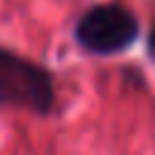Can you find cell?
<instances>
[{
	"instance_id": "cell-2",
	"label": "cell",
	"mask_w": 155,
	"mask_h": 155,
	"mask_svg": "<svg viewBox=\"0 0 155 155\" xmlns=\"http://www.w3.org/2000/svg\"><path fill=\"white\" fill-rule=\"evenodd\" d=\"M140 36V19L121 2L90 5L73 27L75 44L90 56L126 53Z\"/></svg>"
},
{
	"instance_id": "cell-3",
	"label": "cell",
	"mask_w": 155,
	"mask_h": 155,
	"mask_svg": "<svg viewBox=\"0 0 155 155\" xmlns=\"http://www.w3.org/2000/svg\"><path fill=\"white\" fill-rule=\"evenodd\" d=\"M145 53H148V58L155 63V19H153V24H150V29H148V39H145Z\"/></svg>"
},
{
	"instance_id": "cell-1",
	"label": "cell",
	"mask_w": 155,
	"mask_h": 155,
	"mask_svg": "<svg viewBox=\"0 0 155 155\" xmlns=\"http://www.w3.org/2000/svg\"><path fill=\"white\" fill-rule=\"evenodd\" d=\"M0 107L22 109L34 116H48L56 109L53 73L15 48L0 44Z\"/></svg>"
}]
</instances>
